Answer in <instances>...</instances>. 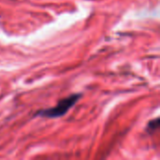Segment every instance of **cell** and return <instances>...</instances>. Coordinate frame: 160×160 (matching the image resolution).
Wrapping results in <instances>:
<instances>
[{
	"label": "cell",
	"instance_id": "cell-1",
	"mask_svg": "<svg viewBox=\"0 0 160 160\" xmlns=\"http://www.w3.org/2000/svg\"><path fill=\"white\" fill-rule=\"evenodd\" d=\"M82 98L81 94H74L71 95L58 102V104L51 109H46V110H41L37 112V116L40 117H46V118H57L65 115L71 107H73L79 99Z\"/></svg>",
	"mask_w": 160,
	"mask_h": 160
},
{
	"label": "cell",
	"instance_id": "cell-2",
	"mask_svg": "<svg viewBox=\"0 0 160 160\" xmlns=\"http://www.w3.org/2000/svg\"><path fill=\"white\" fill-rule=\"evenodd\" d=\"M160 125L159 118H156L155 120H152L149 122L148 126H147V132L148 133H154L155 131H157Z\"/></svg>",
	"mask_w": 160,
	"mask_h": 160
}]
</instances>
